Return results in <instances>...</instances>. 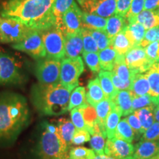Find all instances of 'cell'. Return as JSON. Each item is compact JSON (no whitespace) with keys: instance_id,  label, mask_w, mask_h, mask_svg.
<instances>
[{"instance_id":"cell-1","label":"cell","mask_w":159,"mask_h":159,"mask_svg":"<svg viewBox=\"0 0 159 159\" xmlns=\"http://www.w3.org/2000/svg\"><path fill=\"white\" fill-rule=\"evenodd\" d=\"M55 0H7L0 6V16L18 20L31 29L43 31L55 25Z\"/></svg>"},{"instance_id":"cell-2","label":"cell","mask_w":159,"mask_h":159,"mask_svg":"<svg viewBox=\"0 0 159 159\" xmlns=\"http://www.w3.org/2000/svg\"><path fill=\"white\" fill-rule=\"evenodd\" d=\"M30 110L25 97L17 93H0V145L13 142L27 126Z\"/></svg>"},{"instance_id":"cell-3","label":"cell","mask_w":159,"mask_h":159,"mask_svg":"<svg viewBox=\"0 0 159 159\" xmlns=\"http://www.w3.org/2000/svg\"><path fill=\"white\" fill-rule=\"evenodd\" d=\"M71 90L60 83L54 84H35L31 89V100L41 114L59 116L69 111Z\"/></svg>"},{"instance_id":"cell-4","label":"cell","mask_w":159,"mask_h":159,"mask_svg":"<svg viewBox=\"0 0 159 159\" xmlns=\"http://www.w3.org/2000/svg\"><path fill=\"white\" fill-rule=\"evenodd\" d=\"M39 156L41 159H62L69 156V147L62 140L58 132L45 128L40 138Z\"/></svg>"},{"instance_id":"cell-5","label":"cell","mask_w":159,"mask_h":159,"mask_svg":"<svg viewBox=\"0 0 159 159\" xmlns=\"http://www.w3.org/2000/svg\"><path fill=\"white\" fill-rule=\"evenodd\" d=\"M33 30L16 19L0 16V43L21 42Z\"/></svg>"},{"instance_id":"cell-6","label":"cell","mask_w":159,"mask_h":159,"mask_svg":"<svg viewBox=\"0 0 159 159\" xmlns=\"http://www.w3.org/2000/svg\"><path fill=\"white\" fill-rule=\"evenodd\" d=\"M41 33L47 57L62 60L65 57V37L61 28L55 25Z\"/></svg>"},{"instance_id":"cell-7","label":"cell","mask_w":159,"mask_h":159,"mask_svg":"<svg viewBox=\"0 0 159 159\" xmlns=\"http://www.w3.org/2000/svg\"><path fill=\"white\" fill-rule=\"evenodd\" d=\"M84 69V63L80 56L75 58L64 57L61 60L60 83L73 91L78 85L79 77Z\"/></svg>"},{"instance_id":"cell-8","label":"cell","mask_w":159,"mask_h":159,"mask_svg":"<svg viewBox=\"0 0 159 159\" xmlns=\"http://www.w3.org/2000/svg\"><path fill=\"white\" fill-rule=\"evenodd\" d=\"M61 60L43 57L35 66V75L39 83L44 85L60 83Z\"/></svg>"},{"instance_id":"cell-9","label":"cell","mask_w":159,"mask_h":159,"mask_svg":"<svg viewBox=\"0 0 159 159\" xmlns=\"http://www.w3.org/2000/svg\"><path fill=\"white\" fill-rule=\"evenodd\" d=\"M12 48L23 52L35 59L47 57L41 31L33 29L21 42L13 43Z\"/></svg>"},{"instance_id":"cell-10","label":"cell","mask_w":159,"mask_h":159,"mask_svg":"<svg viewBox=\"0 0 159 159\" xmlns=\"http://www.w3.org/2000/svg\"><path fill=\"white\" fill-rule=\"evenodd\" d=\"M23 81L19 65L13 57L0 53V84H21Z\"/></svg>"},{"instance_id":"cell-11","label":"cell","mask_w":159,"mask_h":159,"mask_svg":"<svg viewBox=\"0 0 159 159\" xmlns=\"http://www.w3.org/2000/svg\"><path fill=\"white\" fill-rule=\"evenodd\" d=\"M125 59L128 68L134 74L146 72L153 64L148 58L145 49L141 46L130 49L125 55Z\"/></svg>"},{"instance_id":"cell-12","label":"cell","mask_w":159,"mask_h":159,"mask_svg":"<svg viewBox=\"0 0 159 159\" xmlns=\"http://www.w3.org/2000/svg\"><path fill=\"white\" fill-rule=\"evenodd\" d=\"M83 13L75 2L63 16L61 28L63 35L80 33L83 27Z\"/></svg>"},{"instance_id":"cell-13","label":"cell","mask_w":159,"mask_h":159,"mask_svg":"<svg viewBox=\"0 0 159 159\" xmlns=\"http://www.w3.org/2000/svg\"><path fill=\"white\" fill-rule=\"evenodd\" d=\"M134 151L135 148L131 143L117 138L108 139L105 147V154L116 159L132 156Z\"/></svg>"},{"instance_id":"cell-14","label":"cell","mask_w":159,"mask_h":159,"mask_svg":"<svg viewBox=\"0 0 159 159\" xmlns=\"http://www.w3.org/2000/svg\"><path fill=\"white\" fill-rule=\"evenodd\" d=\"M65 57L75 58L80 57L83 52V41L82 32L75 34L64 35Z\"/></svg>"},{"instance_id":"cell-15","label":"cell","mask_w":159,"mask_h":159,"mask_svg":"<svg viewBox=\"0 0 159 159\" xmlns=\"http://www.w3.org/2000/svg\"><path fill=\"white\" fill-rule=\"evenodd\" d=\"M116 0H94L86 13L108 19L116 14Z\"/></svg>"},{"instance_id":"cell-16","label":"cell","mask_w":159,"mask_h":159,"mask_svg":"<svg viewBox=\"0 0 159 159\" xmlns=\"http://www.w3.org/2000/svg\"><path fill=\"white\" fill-rule=\"evenodd\" d=\"M159 153V142L143 141L135 148L134 157L136 159H151Z\"/></svg>"},{"instance_id":"cell-17","label":"cell","mask_w":159,"mask_h":159,"mask_svg":"<svg viewBox=\"0 0 159 159\" xmlns=\"http://www.w3.org/2000/svg\"><path fill=\"white\" fill-rule=\"evenodd\" d=\"M150 83V92L148 95L151 97L155 105L159 104V63H153L145 72Z\"/></svg>"},{"instance_id":"cell-18","label":"cell","mask_w":159,"mask_h":159,"mask_svg":"<svg viewBox=\"0 0 159 159\" xmlns=\"http://www.w3.org/2000/svg\"><path fill=\"white\" fill-rule=\"evenodd\" d=\"M123 31L125 32L132 47H134L140 46L144 38L146 29L142 24L135 21L125 26Z\"/></svg>"},{"instance_id":"cell-19","label":"cell","mask_w":159,"mask_h":159,"mask_svg":"<svg viewBox=\"0 0 159 159\" xmlns=\"http://www.w3.org/2000/svg\"><path fill=\"white\" fill-rule=\"evenodd\" d=\"M105 98V96L99 83V77L89 80L86 91V99L89 104L96 107Z\"/></svg>"},{"instance_id":"cell-20","label":"cell","mask_w":159,"mask_h":159,"mask_svg":"<svg viewBox=\"0 0 159 159\" xmlns=\"http://www.w3.org/2000/svg\"><path fill=\"white\" fill-rule=\"evenodd\" d=\"M150 83L144 73L136 74L132 79L130 92L133 97L144 96L150 92Z\"/></svg>"},{"instance_id":"cell-21","label":"cell","mask_w":159,"mask_h":159,"mask_svg":"<svg viewBox=\"0 0 159 159\" xmlns=\"http://www.w3.org/2000/svg\"><path fill=\"white\" fill-rule=\"evenodd\" d=\"M133 96L130 90L119 91L113 102L122 111V116H126L134 113L132 106Z\"/></svg>"},{"instance_id":"cell-22","label":"cell","mask_w":159,"mask_h":159,"mask_svg":"<svg viewBox=\"0 0 159 159\" xmlns=\"http://www.w3.org/2000/svg\"><path fill=\"white\" fill-rule=\"evenodd\" d=\"M56 126L60 137L69 148L72 144L73 136L76 131L75 125L71 120H69V119L61 118L57 122Z\"/></svg>"},{"instance_id":"cell-23","label":"cell","mask_w":159,"mask_h":159,"mask_svg":"<svg viewBox=\"0 0 159 159\" xmlns=\"http://www.w3.org/2000/svg\"><path fill=\"white\" fill-rule=\"evenodd\" d=\"M122 116V111L119 110L118 107L113 102L112 108L107 117L106 122H105V132L108 139L115 138L117 125L120 122V118Z\"/></svg>"},{"instance_id":"cell-24","label":"cell","mask_w":159,"mask_h":159,"mask_svg":"<svg viewBox=\"0 0 159 159\" xmlns=\"http://www.w3.org/2000/svg\"><path fill=\"white\" fill-rule=\"evenodd\" d=\"M107 25V19L99 16L83 12V27L89 30L105 31Z\"/></svg>"},{"instance_id":"cell-25","label":"cell","mask_w":159,"mask_h":159,"mask_svg":"<svg viewBox=\"0 0 159 159\" xmlns=\"http://www.w3.org/2000/svg\"><path fill=\"white\" fill-rule=\"evenodd\" d=\"M157 105H150L145 107L134 111V114L138 117L141 124H142V132L144 134L148 129L156 121L155 118V108Z\"/></svg>"},{"instance_id":"cell-26","label":"cell","mask_w":159,"mask_h":159,"mask_svg":"<svg viewBox=\"0 0 159 159\" xmlns=\"http://www.w3.org/2000/svg\"><path fill=\"white\" fill-rule=\"evenodd\" d=\"M99 80L105 98L113 100L116 96L117 91L111 79V71L102 70L99 72Z\"/></svg>"},{"instance_id":"cell-27","label":"cell","mask_w":159,"mask_h":159,"mask_svg":"<svg viewBox=\"0 0 159 159\" xmlns=\"http://www.w3.org/2000/svg\"><path fill=\"white\" fill-rule=\"evenodd\" d=\"M128 25L126 19L125 17L115 14L112 16L107 19V25L105 32L109 37V39L112 40L118 33H120L125 27Z\"/></svg>"},{"instance_id":"cell-28","label":"cell","mask_w":159,"mask_h":159,"mask_svg":"<svg viewBox=\"0 0 159 159\" xmlns=\"http://www.w3.org/2000/svg\"><path fill=\"white\" fill-rule=\"evenodd\" d=\"M135 21L142 24L146 30L159 26V8L152 11L144 10L138 15Z\"/></svg>"},{"instance_id":"cell-29","label":"cell","mask_w":159,"mask_h":159,"mask_svg":"<svg viewBox=\"0 0 159 159\" xmlns=\"http://www.w3.org/2000/svg\"><path fill=\"white\" fill-rule=\"evenodd\" d=\"M98 54L101 69L108 71H112L117 57L116 52L113 48L112 46L100 50Z\"/></svg>"},{"instance_id":"cell-30","label":"cell","mask_w":159,"mask_h":159,"mask_svg":"<svg viewBox=\"0 0 159 159\" xmlns=\"http://www.w3.org/2000/svg\"><path fill=\"white\" fill-rule=\"evenodd\" d=\"M113 105V101L111 99L105 98L102 101L99 102L96 105L97 114V121H98V125L101 130L105 136H106V132H105V122H106L107 117H108L109 113L111 111Z\"/></svg>"},{"instance_id":"cell-31","label":"cell","mask_w":159,"mask_h":159,"mask_svg":"<svg viewBox=\"0 0 159 159\" xmlns=\"http://www.w3.org/2000/svg\"><path fill=\"white\" fill-rule=\"evenodd\" d=\"M116 75L119 78L122 80L129 82L132 81V79L136 74H134L126 64L125 59V55H117L116 61H115L114 66L113 70L111 71Z\"/></svg>"},{"instance_id":"cell-32","label":"cell","mask_w":159,"mask_h":159,"mask_svg":"<svg viewBox=\"0 0 159 159\" xmlns=\"http://www.w3.org/2000/svg\"><path fill=\"white\" fill-rule=\"evenodd\" d=\"M79 108L83 114L87 130L90 133L91 135H92L95 127L98 125L96 108L89 103L83 105V106L79 107Z\"/></svg>"},{"instance_id":"cell-33","label":"cell","mask_w":159,"mask_h":159,"mask_svg":"<svg viewBox=\"0 0 159 159\" xmlns=\"http://www.w3.org/2000/svg\"><path fill=\"white\" fill-rule=\"evenodd\" d=\"M111 46L119 55H125L130 49L133 48L123 30L113 39Z\"/></svg>"},{"instance_id":"cell-34","label":"cell","mask_w":159,"mask_h":159,"mask_svg":"<svg viewBox=\"0 0 159 159\" xmlns=\"http://www.w3.org/2000/svg\"><path fill=\"white\" fill-rule=\"evenodd\" d=\"M105 137L106 136L103 134V132L99 128V125L95 127L92 137L90 139V144L91 148L97 155L105 154Z\"/></svg>"},{"instance_id":"cell-35","label":"cell","mask_w":159,"mask_h":159,"mask_svg":"<svg viewBox=\"0 0 159 159\" xmlns=\"http://www.w3.org/2000/svg\"><path fill=\"white\" fill-rule=\"evenodd\" d=\"M75 3V0H55L53 5V15L55 18L57 27H61L63 16Z\"/></svg>"},{"instance_id":"cell-36","label":"cell","mask_w":159,"mask_h":159,"mask_svg":"<svg viewBox=\"0 0 159 159\" xmlns=\"http://www.w3.org/2000/svg\"><path fill=\"white\" fill-rule=\"evenodd\" d=\"M135 132L127 121L126 118L120 120L115 133V138L122 139L125 142L131 143L134 141Z\"/></svg>"},{"instance_id":"cell-37","label":"cell","mask_w":159,"mask_h":159,"mask_svg":"<svg viewBox=\"0 0 159 159\" xmlns=\"http://www.w3.org/2000/svg\"><path fill=\"white\" fill-rule=\"evenodd\" d=\"M86 91L83 86H77L74 90L71 91L70 99H69V111H71L72 109L78 107L83 106L86 105Z\"/></svg>"},{"instance_id":"cell-38","label":"cell","mask_w":159,"mask_h":159,"mask_svg":"<svg viewBox=\"0 0 159 159\" xmlns=\"http://www.w3.org/2000/svg\"><path fill=\"white\" fill-rule=\"evenodd\" d=\"M145 0H132L130 9L125 16V19L128 24L135 22L136 17L144 11Z\"/></svg>"},{"instance_id":"cell-39","label":"cell","mask_w":159,"mask_h":159,"mask_svg":"<svg viewBox=\"0 0 159 159\" xmlns=\"http://www.w3.org/2000/svg\"><path fill=\"white\" fill-rule=\"evenodd\" d=\"M82 36L83 41V52H99V48L97 43L91 35V31L88 29L83 28Z\"/></svg>"},{"instance_id":"cell-40","label":"cell","mask_w":159,"mask_h":159,"mask_svg":"<svg viewBox=\"0 0 159 159\" xmlns=\"http://www.w3.org/2000/svg\"><path fill=\"white\" fill-rule=\"evenodd\" d=\"M96 153L93 149L77 147L69 150V159H93Z\"/></svg>"},{"instance_id":"cell-41","label":"cell","mask_w":159,"mask_h":159,"mask_svg":"<svg viewBox=\"0 0 159 159\" xmlns=\"http://www.w3.org/2000/svg\"><path fill=\"white\" fill-rule=\"evenodd\" d=\"M83 57L88 67L93 72L97 73L101 71L98 52H83Z\"/></svg>"},{"instance_id":"cell-42","label":"cell","mask_w":159,"mask_h":159,"mask_svg":"<svg viewBox=\"0 0 159 159\" xmlns=\"http://www.w3.org/2000/svg\"><path fill=\"white\" fill-rule=\"evenodd\" d=\"M91 35L94 37L98 46L99 50L108 48L111 46V40L107 35L106 32L103 30H90Z\"/></svg>"},{"instance_id":"cell-43","label":"cell","mask_w":159,"mask_h":159,"mask_svg":"<svg viewBox=\"0 0 159 159\" xmlns=\"http://www.w3.org/2000/svg\"><path fill=\"white\" fill-rule=\"evenodd\" d=\"M71 120L73 125H75L76 130H87L86 125H85L84 119L80 109L78 108H75L71 111Z\"/></svg>"},{"instance_id":"cell-44","label":"cell","mask_w":159,"mask_h":159,"mask_svg":"<svg viewBox=\"0 0 159 159\" xmlns=\"http://www.w3.org/2000/svg\"><path fill=\"white\" fill-rule=\"evenodd\" d=\"M150 105H156L152 102L151 97L148 94L141 97H133L132 106L134 112L139 109L145 108V107L150 106Z\"/></svg>"},{"instance_id":"cell-45","label":"cell","mask_w":159,"mask_h":159,"mask_svg":"<svg viewBox=\"0 0 159 159\" xmlns=\"http://www.w3.org/2000/svg\"><path fill=\"white\" fill-rule=\"evenodd\" d=\"M158 41H159V26L149 29L145 32L144 38L141 43L140 46L145 48L150 43Z\"/></svg>"},{"instance_id":"cell-46","label":"cell","mask_w":159,"mask_h":159,"mask_svg":"<svg viewBox=\"0 0 159 159\" xmlns=\"http://www.w3.org/2000/svg\"><path fill=\"white\" fill-rule=\"evenodd\" d=\"M144 49L151 62L152 63H159V41L150 43Z\"/></svg>"},{"instance_id":"cell-47","label":"cell","mask_w":159,"mask_h":159,"mask_svg":"<svg viewBox=\"0 0 159 159\" xmlns=\"http://www.w3.org/2000/svg\"><path fill=\"white\" fill-rule=\"evenodd\" d=\"M142 139L144 141H155L159 142V122H155L143 134Z\"/></svg>"},{"instance_id":"cell-48","label":"cell","mask_w":159,"mask_h":159,"mask_svg":"<svg viewBox=\"0 0 159 159\" xmlns=\"http://www.w3.org/2000/svg\"><path fill=\"white\" fill-rule=\"evenodd\" d=\"M91 139V134L88 130H76L72 138V144L80 145L89 142Z\"/></svg>"},{"instance_id":"cell-49","label":"cell","mask_w":159,"mask_h":159,"mask_svg":"<svg viewBox=\"0 0 159 159\" xmlns=\"http://www.w3.org/2000/svg\"><path fill=\"white\" fill-rule=\"evenodd\" d=\"M111 79H112V82L117 91L130 90V89L132 81L126 82V81L122 80V79L119 78L116 75H115L112 71H111Z\"/></svg>"},{"instance_id":"cell-50","label":"cell","mask_w":159,"mask_h":159,"mask_svg":"<svg viewBox=\"0 0 159 159\" xmlns=\"http://www.w3.org/2000/svg\"><path fill=\"white\" fill-rule=\"evenodd\" d=\"M132 0H116V14L125 17L130 9Z\"/></svg>"},{"instance_id":"cell-51","label":"cell","mask_w":159,"mask_h":159,"mask_svg":"<svg viewBox=\"0 0 159 159\" xmlns=\"http://www.w3.org/2000/svg\"><path fill=\"white\" fill-rule=\"evenodd\" d=\"M126 119L131 128H133V130H134V132L141 134V132H142V124H141L139 118L134 113L129 115Z\"/></svg>"},{"instance_id":"cell-52","label":"cell","mask_w":159,"mask_h":159,"mask_svg":"<svg viewBox=\"0 0 159 159\" xmlns=\"http://www.w3.org/2000/svg\"><path fill=\"white\" fill-rule=\"evenodd\" d=\"M159 8V0H145L144 10L152 11Z\"/></svg>"},{"instance_id":"cell-53","label":"cell","mask_w":159,"mask_h":159,"mask_svg":"<svg viewBox=\"0 0 159 159\" xmlns=\"http://www.w3.org/2000/svg\"><path fill=\"white\" fill-rule=\"evenodd\" d=\"M77 1L79 3V5L81 6V7H82L83 11L86 13L89 11L91 3L93 2L94 0H77Z\"/></svg>"},{"instance_id":"cell-54","label":"cell","mask_w":159,"mask_h":159,"mask_svg":"<svg viewBox=\"0 0 159 159\" xmlns=\"http://www.w3.org/2000/svg\"><path fill=\"white\" fill-rule=\"evenodd\" d=\"M93 159H116V158H114V157H111L109 156H107L105 154H102V155H97L96 154L94 156Z\"/></svg>"},{"instance_id":"cell-55","label":"cell","mask_w":159,"mask_h":159,"mask_svg":"<svg viewBox=\"0 0 159 159\" xmlns=\"http://www.w3.org/2000/svg\"><path fill=\"white\" fill-rule=\"evenodd\" d=\"M154 113H155V118H156V122H159V104L157 105L156 108H155Z\"/></svg>"},{"instance_id":"cell-56","label":"cell","mask_w":159,"mask_h":159,"mask_svg":"<svg viewBox=\"0 0 159 159\" xmlns=\"http://www.w3.org/2000/svg\"><path fill=\"white\" fill-rule=\"evenodd\" d=\"M122 159H136V158H135V157H134V156H130L126 157V158H122Z\"/></svg>"},{"instance_id":"cell-57","label":"cell","mask_w":159,"mask_h":159,"mask_svg":"<svg viewBox=\"0 0 159 159\" xmlns=\"http://www.w3.org/2000/svg\"><path fill=\"white\" fill-rule=\"evenodd\" d=\"M151 159H159V153L158 155H156V156L153 157V158H151Z\"/></svg>"},{"instance_id":"cell-58","label":"cell","mask_w":159,"mask_h":159,"mask_svg":"<svg viewBox=\"0 0 159 159\" xmlns=\"http://www.w3.org/2000/svg\"><path fill=\"white\" fill-rule=\"evenodd\" d=\"M62 159H69V156H66V157H65V158H63Z\"/></svg>"}]
</instances>
